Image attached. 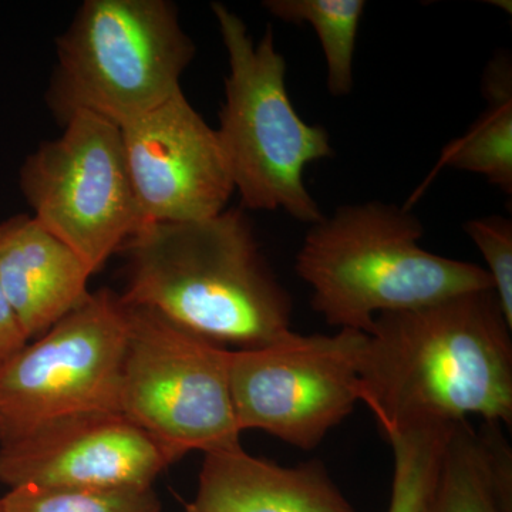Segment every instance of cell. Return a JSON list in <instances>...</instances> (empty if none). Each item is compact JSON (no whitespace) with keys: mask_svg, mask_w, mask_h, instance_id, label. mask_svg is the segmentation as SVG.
Here are the masks:
<instances>
[{"mask_svg":"<svg viewBox=\"0 0 512 512\" xmlns=\"http://www.w3.org/2000/svg\"><path fill=\"white\" fill-rule=\"evenodd\" d=\"M456 424L400 431L387 439L392 444L394 457L392 494L387 512L423 510L439 471L444 446Z\"/></svg>","mask_w":512,"mask_h":512,"instance_id":"obj_18","label":"cell"},{"mask_svg":"<svg viewBox=\"0 0 512 512\" xmlns=\"http://www.w3.org/2000/svg\"><path fill=\"white\" fill-rule=\"evenodd\" d=\"M120 413L173 464L191 451L239 446L229 392V350L153 309L126 305Z\"/></svg>","mask_w":512,"mask_h":512,"instance_id":"obj_6","label":"cell"},{"mask_svg":"<svg viewBox=\"0 0 512 512\" xmlns=\"http://www.w3.org/2000/svg\"><path fill=\"white\" fill-rule=\"evenodd\" d=\"M487 262L493 289L512 328V222L501 215L476 218L463 225Z\"/></svg>","mask_w":512,"mask_h":512,"instance_id":"obj_19","label":"cell"},{"mask_svg":"<svg viewBox=\"0 0 512 512\" xmlns=\"http://www.w3.org/2000/svg\"><path fill=\"white\" fill-rule=\"evenodd\" d=\"M212 12L228 53L225 103L217 136L244 210H284L299 222L325 218L303 175L312 161L333 156L328 131L305 123L286 90L285 57L268 25L258 43L244 20L222 3Z\"/></svg>","mask_w":512,"mask_h":512,"instance_id":"obj_4","label":"cell"},{"mask_svg":"<svg viewBox=\"0 0 512 512\" xmlns=\"http://www.w3.org/2000/svg\"><path fill=\"white\" fill-rule=\"evenodd\" d=\"M120 130L146 224L207 220L227 208L235 187L217 131L183 90Z\"/></svg>","mask_w":512,"mask_h":512,"instance_id":"obj_10","label":"cell"},{"mask_svg":"<svg viewBox=\"0 0 512 512\" xmlns=\"http://www.w3.org/2000/svg\"><path fill=\"white\" fill-rule=\"evenodd\" d=\"M194 55L173 3L87 0L57 40L47 101L62 124L87 111L123 127L181 89Z\"/></svg>","mask_w":512,"mask_h":512,"instance_id":"obj_5","label":"cell"},{"mask_svg":"<svg viewBox=\"0 0 512 512\" xmlns=\"http://www.w3.org/2000/svg\"><path fill=\"white\" fill-rule=\"evenodd\" d=\"M487 109L463 137L448 144L440 167L483 175L488 183L512 192V72L507 53L488 63L483 76Z\"/></svg>","mask_w":512,"mask_h":512,"instance_id":"obj_14","label":"cell"},{"mask_svg":"<svg viewBox=\"0 0 512 512\" xmlns=\"http://www.w3.org/2000/svg\"><path fill=\"white\" fill-rule=\"evenodd\" d=\"M0 512H3L2 501H0Z\"/></svg>","mask_w":512,"mask_h":512,"instance_id":"obj_20","label":"cell"},{"mask_svg":"<svg viewBox=\"0 0 512 512\" xmlns=\"http://www.w3.org/2000/svg\"><path fill=\"white\" fill-rule=\"evenodd\" d=\"M168 466L156 441L121 413L63 417L0 443V481L10 488L151 487Z\"/></svg>","mask_w":512,"mask_h":512,"instance_id":"obj_11","label":"cell"},{"mask_svg":"<svg viewBox=\"0 0 512 512\" xmlns=\"http://www.w3.org/2000/svg\"><path fill=\"white\" fill-rule=\"evenodd\" d=\"M26 158L20 188L35 220L92 274L146 224L128 173L119 126L87 111Z\"/></svg>","mask_w":512,"mask_h":512,"instance_id":"obj_7","label":"cell"},{"mask_svg":"<svg viewBox=\"0 0 512 512\" xmlns=\"http://www.w3.org/2000/svg\"><path fill=\"white\" fill-rule=\"evenodd\" d=\"M127 329L126 305L101 289L0 366V443L63 417L120 413Z\"/></svg>","mask_w":512,"mask_h":512,"instance_id":"obj_8","label":"cell"},{"mask_svg":"<svg viewBox=\"0 0 512 512\" xmlns=\"http://www.w3.org/2000/svg\"><path fill=\"white\" fill-rule=\"evenodd\" d=\"M366 333L289 332L258 348L229 350V392L239 431L261 430L302 450L318 447L359 403Z\"/></svg>","mask_w":512,"mask_h":512,"instance_id":"obj_9","label":"cell"},{"mask_svg":"<svg viewBox=\"0 0 512 512\" xmlns=\"http://www.w3.org/2000/svg\"><path fill=\"white\" fill-rule=\"evenodd\" d=\"M120 251L124 305L153 309L212 342L239 349L291 332L292 296L278 281L244 208L207 220L148 222Z\"/></svg>","mask_w":512,"mask_h":512,"instance_id":"obj_2","label":"cell"},{"mask_svg":"<svg viewBox=\"0 0 512 512\" xmlns=\"http://www.w3.org/2000/svg\"><path fill=\"white\" fill-rule=\"evenodd\" d=\"M185 512H356L320 461L285 467L242 448L204 454Z\"/></svg>","mask_w":512,"mask_h":512,"instance_id":"obj_12","label":"cell"},{"mask_svg":"<svg viewBox=\"0 0 512 512\" xmlns=\"http://www.w3.org/2000/svg\"><path fill=\"white\" fill-rule=\"evenodd\" d=\"M82 259L33 217L0 222V289L29 340L40 338L89 299Z\"/></svg>","mask_w":512,"mask_h":512,"instance_id":"obj_13","label":"cell"},{"mask_svg":"<svg viewBox=\"0 0 512 512\" xmlns=\"http://www.w3.org/2000/svg\"><path fill=\"white\" fill-rule=\"evenodd\" d=\"M421 512H512V490L468 420L451 430Z\"/></svg>","mask_w":512,"mask_h":512,"instance_id":"obj_15","label":"cell"},{"mask_svg":"<svg viewBox=\"0 0 512 512\" xmlns=\"http://www.w3.org/2000/svg\"><path fill=\"white\" fill-rule=\"evenodd\" d=\"M264 8L289 23H309L318 33L328 64V90L333 97L349 96L353 89L355 55L363 0H266Z\"/></svg>","mask_w":512,"mask_h":512,"instance_id":"obj_16","label":"cell"},{"mask_svg":"<svg viewBox=\"0 0 512 512\" xmlns=\"http://www.w3.org/2000/svg\"><path fill=\"white\" fill-rule=\"evenodd\" d=\"M3 512H163L153 487L10 488Z\"/></svg>","mask_w":512,"mask_h":512,"instance_id":"obj_17","label":"cell"},{"mask_svg":"<svg viewBox=\"0 0 512 512\" xmlns=\"http://www.w3.org/2000/svg\"><path fill=\"white\" fill-rule=\"evenodd\" d=\"M511 330L494 289L380 313L360 360L359 403L386 439L471 414L510 427Z\"/></svg>","mask_w":512,"mask_h":512,"instance_id":"obj_1","label":"cell"},{"mask_svg":"<svg viewBox=\"0 0 512 512\" xmlns=\"http://www.w3.org/2000/svg\"><path fill=\"white\" fill-rule=\"evenodd\" d=\"M423 234L416 215L380 201L345 205L312 225L295 269L311 286L313 311L369 335L380 313L493 289L483 266L421 248Z\"/></svg>","mask_w":512,"mask_h":512,"instance_id":"obj_3","label":"cell"}]
</instances>
